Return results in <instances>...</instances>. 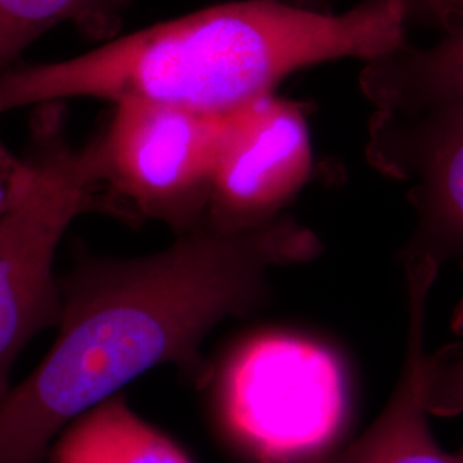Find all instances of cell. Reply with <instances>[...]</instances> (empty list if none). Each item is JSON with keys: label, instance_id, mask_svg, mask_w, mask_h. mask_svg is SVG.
Instances as JSON below:
<instances>
[{"label": "cell", "instance_id": "1", "mask_svg": "<svg viewBox=\"0 0 463 463\" xmlns=\"http://www.w3.org/2000/svg\"><path fill=\"white\" fill-rule=\"evenodd\" d=\"M319 252L315 232L279 216L242 231L203 223L151 256L78 266L49 354L0 398V463L49 462L64 430L153 367L204 383L210 331L261 306L273 269Z\"/></svg>", "mask_w": 463, "mask_h": 463}, {"label": "cell", "instance_id": "16", "mask_svg": "<svg viewBox=\"0 0 463 463\" xmlns=\"http://www.w3.org/2000/svg\"><path fill=\"white\" fill-rule=\"evenodd\" d=\"M283 2L294 4L304 9H313V11H325V13L330 11V0H283Z\"/></svg>", "mask_w": 463, "mask_h": 463}, {"label": "cell", "instance_id": "12", "mask_svg": "<svg viewBox=\"0 0 463 463\" xmlns=\"http://www.w3.org/2000/svg\"><path fill=\"white\" fill-rule=\"evenodd\" d=\"M451 330L457 340L424 357V393L430 415L463 417V298ZM457 455L463 462V447Z\"/></svg>", "mask_w": 463, "mask_h": 463}, {"label": "cell", "instance_id": "3", "mask_svg": "<svg viewBox=\"0 0 463 463\" xmlns=\"http://www.w3.org/2000/svg\"><path fill=\"white\" fill-rule=\"evenodd\" d=\"M218 403L223 428L256 462L317 463L347 422L345 374L328 348L266 333L233 354Z\"/></svg>", "mask_w": 463, "mask_h": 463}, {"label": "cell", "instance_id": "10", "mask_svg": "<svg viewBox=\"0 0 463 463\" xmlns=\"http://www.w3.org/2000/svg\"><path fill=\"white\" fill-rule=\"evenodd\" d=\"M117 0H0V76L21 52L64 21L99 19L103 28Z\"/></svg>", "mask_w": 463, "mask_h": 463}, {"label": "cell", "instance_id": "7", "mask_svg": "<svg viewBox=\"0 0 463 463\" xmlns=\"http://www.w3.org/2000/svg\"><path fill=\"white\" fill-rule=\"evenodd\" d=\"M367 158L384 175L411 184L417 227L403 256L463 266V114L371 118Z\"/></svg>", "mask_w": 463, "mask_h": 463}, {"label": "cell", "instance_id": "15", "mask_svg": "<svg viewBox=\"0 0 463 463\" xmlns=\"http://www.w3.org/2000/svg\"><path fill=\"white\" fill-rule=\"evenodd\" d=\"M412 17L441 24L445 30L463 23V0H411Z\"/></svg>", "mask_w": 463, "mask_h": 463}, {"label": "cell", "instance_id": "5", "mask_svg": "<svg viewBox=\"0 0 463 463\" xmlns=\"http://www.w3.org/2000/svg\"><path fill=\"white\" fill-rule=\"evenodd\" d=\"M222 117L124 99L95 141L105 208L164 222L177 235L206 222Z\"/></svg>", "mask_w": 463, "mask_h": 463}, {"label": "cell", "instance_id": "8", "mask_svg": "<svg viewBox=\"0 0 463 463\" xmlns=\"http://www.w3.org/2000/svg\"><path fill=\"white\" fill-rule=\"evenodd\" d=\"M407 354L397 388L364 436L331 463H463L438 445L424 393V323L434 268L409 266Z\"/></svg>", "mask_w": 463, "mask_h": 463}, {"label": "cell", "instance_id": "13", "mask_svg": "<svg viewBox=\"0 0 463 463\" xmlns=\"http://www.w3.org/2000/svg\"><path fill=\"white\" fill-rule=\"evenodd\" d=\"M49 463H110L83 417L72 422L50 448Z\"/></svg>", "mask_w": 463, "mask_h": 463}, {"label": "cell", "instance_id": "6", "mask_svg": "<svg viewBox=\"0 0 463 463\" xmlns=\"http://www.w3.org/2000/svg\"><path fill=\"white\" fill-rule=\"evenodd\" d=\"M313 172L304 107L268 93L222 117L206 222L242 231L279 218Z\"/></svg>", "mask_w": 463, "mask_h": 463}, {"label": "cell", "instance_id": "11", "mask_svg": "<svg viewBox=\"0 0 463 463\" xmlns=\"http://www.w3.org/2000/svg\"><path fill=\"white\" fill-rule=\"evenodd\" d=\"M83 419L110 463H191L181 448L118 397L107 400Z\"/></svg>", "mask_w": 463, "mask_h": 463}, {"label": "cell", "instance_id": "2", "mask_svg": "<svg viewBox=\"0 0 463 463\" xmlns=\"http://www.w3.org/2000/svg\"><path fill=\"white\" fill-rule=\"evenodd\" d=\"M411 19V0H363L345 13L223 2L66 61L13 67L0 76V116L66 99H145L223 116L302 69L397 52L409 43Z\"/></svg>", "mask_w": 463, "mask_h": 463}, {"label": "cell", "instance_id": "4", "mask_svg": "<svg viewBox=\"0 0 463 463\" xmlns=\"http://www.w3.org/2000/svg\"><path fill=\"white\" fill-rule=\"evenodd\" d=\"M105 206L95 143L83 151L53 146L0 215V398L9 371L36 333L57 326L62 288L53 275L59 244L71 223Z\"/></svg>", "mask_w": 463, "mask_h": 463}, {"label": "cell", "instance_id": "9", "mask_svg": "<svg viewBox=\"0 0 463 463\" xmlns=\"http://www.w3.org/2000/svg\"><path fill=\"white\" fill-rule=\"evenodd\" d=\"M428 49L409 43L365 62L359 86L374 107L371 118L409 122L463 114V23Z\"/></svg>", "mask_w": 463, "mask_h": 463}, {"label": "cell", "instance_id": "14", "mask_svg": "<svg viewBox=\"0 0 463 463\" xmlns=\"http://www.w3.org/2000/svg\"><path fill=\"white\" fill-rule=\"evenodd\" d=\"M33 172V160L24 162L0 143V215L16 198Z\"/></svg>", "mask_w": 463, "mask_h": 463}]
</instances>
